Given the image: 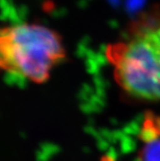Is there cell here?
Segmentation results:
<instances>
[{"label": "cell", "mask_w": 160, "mask_h": 161, "mask_svg": "<svg viewBox=\"0 0 160 161\" xmlns=\"http://www.w3.org/2000/svg\"><path fill=\"white\" fill-rule=\"evenodd\" d=\"M66 58L62 38L37 23L0 26V70L45 83Z\"/></svg>", "instance_id": "obj_2"}, {"label": "cell", "mask_w": 160, "mask_h": 161, "mask_svg": "<svg viewBox=\"0 0 160 161\" xmlns=\"http://www.w3.org/2000/svg\"><path fill=\"white\" fill-rule=\"evenodd\" d=\"M142 145L138 153V161H160V117L146 116L142 125Z\"/></svg>", "instance_id": "obj_3"}, {"label": "cell", "mask_w": 160, "mask_h": 161, "mask_svg": "<svg viewBox=\"0 0 160 161\" xmlns=\"http://www.w3.org/2000/svg\"><path fill=\"white\" fill-rule=\"evenodd\" d=\"M114 78L129 97L160 102V7L144 12L106 48Z\"/></svg>", "instance_id": "obj_1"}]
</instances>
